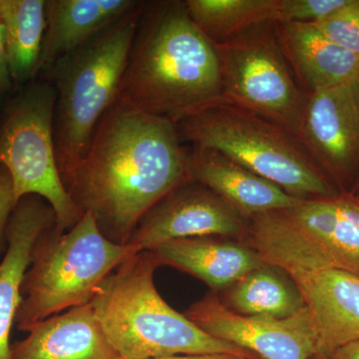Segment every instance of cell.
Returning a JSON list of instances; mask_svg holds the SVG:
<instances>
[{"mask_svg": "<svg viewBox=\"0 0 359 359\" xmlns=\"http://www.w3.org/2000/svg\"><path fill=\"white\" fill-rule=\"evenodd\" d=\"M137 252L134 245L104 237L89 212L65 231L52 224L33 249L14 325L29 332L40 321L88 304L101 283Z\"/></svg>", "mask_w": 359, "mask_h": 359, "instance_id": "5b68a950", "label": "cell"}, {"mask_svg": "<svg viewBox=\"0 0 359 359\" xmlns=\"http://www.w3.org/2000/svg\"><path fill=\"white\" fill-rule=\"evenodd\" d=\"M188 167L192 181L207 187L247 219L290 209L302 200L214 150L194 148Z\"/></svg>", "mask_w": 359, "mask_h": 359, "instance_id": "9a60e30c", "label": "cell"}, {"mask_svg": "<svg viewBox=\"0 0 359 359\" xmlns=\"http://www.w3.org/2000/svg\"><path fill=\"white\" fill-rule=\"evenodd\" d=\"M176 126L182 141L221 153L295 198L334 195L301 142L252 113L221 102L189 116Z\"/></svg>", "mask_w": 359, "mask_h": 359, "instance_id": "8992f818", "label": "cell"}, {"mask_svg": "<svg viewBox=\"0 0 359 359\" xmlns=\"http://www.w3.org/2000/svg\"><path fill=\"white\" fill-rule=\"evenodd\" d=\"M245 359H261V358H245Z\"/></svg>", "mask_w": 359, "mask_h": 359, "instance_id": "f1b7e54d", "label": "cell"}, {"mask_svg": "<svg viewBox=\"0 0 359 359\" xmlns=\"http://www.w3.org/2000/svg\"><path fill=\"white\" fill-rule=\"evenodd\" d=\"M297 285L313 320L318 356L359 340V275L334 266L282 269Z\"/></svg>", "mask_w": 359, "mask_h": 359, "instance_id": "4fadbf2b", "label": "cell"}, {"mask_svg": "<svg viewBox=\"0 0 359 359\" xmlns=\"http://www.w3.org/2000/svg\"><path fill=\"white\" fill-rule=\"evenodd\" d=\"M313 25L327 39L359 58V0H348L339 11Z\"/></svg>", "mask_w": 359, "mask_h": 359, "instance_id": "603a6c76", "label": "cell"}, {"mask_svg": "<svg viewBox=\"0 0 359 359\" xmlns=\"http://www.w3.org/2000/svg\"><path fill=\"white\" fill-rule=\"evenodd\" d=\"M224 304L244 316L273 318H290L306 309L290 276L266 263L231 285Z\"/></svg>", "mask_w": 359, "mask_h": 359, "instance_id": "44dd1931", "label": "cell"}, {"mask_svg": "<svg viewBox=\"0 0 359 359\" xmlns=\"http://www.w3.org/2000/svg\"><path fill=\"white\" fill-rule=\"evenodd\" d=\"M13 82L7 67L4 42H2L1 28H0V99L13 87Z\"/></svg>", "mask_w": 359, "mask_h": 359, "instance_id": "484cf974", "label": "cell"}, {"mask_svg": "<svg viewBox=\"0 0 359 359\" xmlns=\"http://www.w3.org/2000/svg\"><path fill=\"white\" fill-rule=\"evenodd\" d=\"M299 141L339 183L359 173V78L309 93Z\"/></svg>", "mask_w": 359, "mask_h": 359, "instance_id": "7c38bea8", "label": "cell"}, {"mask_svg": "<svg viewBox=\"0 0 359 359\" xmlns=\"http://www.w3.org/2000/svg\"><path fill=\"white\" fill-rule=\"evenodd\" d=\"M117 101L175 124L223 102L218 52L185 1L145 2Z\"/></svg>", "mask_w": 359, "mask_h": 359, "instance_id": "7a4b0ae2", "label": "cell"}, {"mask_svg": "<svg viewBox=\"0 0 359 359\" xmlns=\"http://www.w3.org/2000/svg\"><path fill=\"white\" fill-rule=\"evenodd\" d=\"M14 205L13 180L6 168L0 167V256L6 250L7 222Z\"/></svg>", "mask_w": 359, "mask_h": 359, "instance_id": "d4e9b609", "label": "cell"}, {"mask_svg": "<svg viewBox=\"0 0 359 359\" xmlns=\"http://www.w3.org/2000/svg\"><path fill=\"white\" fill-rule=\"evenodd\" d=\"M0 28L9 74L20 88L39 78L46 0H0Z\"/></svg>", "mask_w": 359, "mask_h": 359, "instance_id": "ffe728a7", "label": "cell"}, {"mask_svg": "<svg viewBox=\"0 0 359 359\" xmlns=\"http://www.w3.org/2000/svg\"><path fill=\"white\" fill-rule=\"evenodd\" d=\"M159 266H169L199 278L212 290L229 289L264 262L249 245L216 237L175 240L149 250Z\"/></svg>", "mask_w": 359, "mask_h": 359, "instance_id": "e0dca14e", "label": "cell"}, {"mask_svg": "<svg viewBox=\"0 0 359 359\" xmlns=\"http://www.w3.org/2000/svg\"><path fill=\"white\" fill-rule=\"evenodd\" d=\"M325 359H359V340L349 342L344 346L334 349L332 353L328 354Z\"/></svg>", "mask_w": 359, "mask_h": 359, "instance_id": "4316f807", "label": "cell"}, {"mask_svg": "<svg viewBox=\"0 0 359 359\" xmlns=\"http://www.w3.org/2000/svg\"><path fill=\"white\" fill-rule=\"evenodd\" d=\"M188 160L175 123L116 101L65 188L104 237L128 245L148 210L192 181Z\"/></svg>", "mask_w": 359, "mask_h": 359, "instance_id": "6da1fadb", "label": "cell"}, {"mask_svg": "<svg viewBox=\"0 0 359 359\" xmlns=\"http://www.w3.org/2000/svg\"><path fill=\"white\" fill-rule=\"evenodd\" d=\"M56 92L46 79L20 87L0 115V167L13 180L14 200L37 195L50 204L58 230L82 217L63 186L56 162L53 122Z\"/></svg>", "mask_w": 359, "mask_h": 359, "instance_id": "ba28073f", "label": "cell"}, {"mask_svg": "<svg viewBox=\"0 0 359 359\" xmlns=\"http://www.w3.org/2000/svg\"><path fill=\"white\" fill-rule=\"evenodd\" d=\"M214 339L261 359H311L318 337L308 309L287 318L244 316L231 311L215 294L205 295L184 313Z\"/></svg>", "mask_w": 359, "mask_h": 359, "instance_id": "30bf717a", "label": "cell"}, {"mask_svg": "<svg viewBox=\"0 0 359 359\" xmlns=\"http://www.w3.org/2000/svg\"><path fill=\"white\" fill-rule=\"evenodd\" d=\"M158 266L152 252H137L101 283L90 302L104 334L120 358L208 354L257 358L205 334L185 314L170 306L156 289Z\"/></svg>", "mask_w": 359, "mask_h": 359, "instance_id": "3957f363", "label": "cell"}, {"mask_svg": "<svg viewBox=\"0 0 359 359\" xmlns=\"http://www.w3.org/2000/svg\"><path fill=\"white\" fill-rule=\"evenodd\" d=\"M193 22L212 43H223L257 26L276 23L278 0H187Z\"/></svg>", "mask_w": 359, "mask_h": 359, "instance_id": "7402d4cb", "label": "cell"}, {"mask_svg": "<svg viewBox=\"0 0 359 359\" xmlns=\"http://www.w3.org/2000/svg\"><path fill=\"white\" fill-rule=\"evenodd\" d=\"M244 238L264 263L280 269L334 266L359 275V199H302L290 209L250 218Z\"/></svg>", "mask_w": 359, "mask_h": 359, "instance_id": "52a82bcc", "label": "cell"}, {"mask_svg": "<svg viewBox=\"0 0 359 359\" xmlns=\"http://www.w3.org/2000/svg\"><path fill=\"white\" fill-rule=\"evenodd\" d=\"M134 0H47L39 75L138 6Z\"/></svg>", "mask_w": 359, "mask_h": 359, "instance_id": "ac0fdd59", "label": "cell"}, {"mask_svg": "<svg viewBox=\"0 0 359 359\" xmlns=\"http://www.w3.org/2000/svg\"><path fill=\"white\" fill-rule=\"evenodd\" d=\"M273 23L257 26L215 44L221 71L222 100L292 135L299 140L308 96L295 83Z\"/></svg>", "mask_w": 359, "mask_h": 359, "instance_id": "9c48e42d", "label": "cell"}, {"mask_svg": "<svg viewBox=\"0 0 359 359\" xmlns=\"http://www.w3.org/2000/svg\"><path fill=\"white\" fill-rule=\"evenodd\" d=\"M145 2L59 59L41 77L56 92L53 137L63 186L91 144L104 114L117 101Z\"/></svg>", "mask_w": 359, "mask_h": 359, "instance_id": "277c9868", "label": "cell"}, {"mask_svg": "<svg viewBox=\"0 0 359 359\" xmlns=\"http://www.w3.org/2000/svg\"><path fill=\"white\" fill-rule=\"evenodd\" d=\"M11 347V359H122L97 320L91 304L40 321Z\"/></svg>", "mask_w": 359, "mask_h": 359, "instance_id": "2e32d148", "label": "cell"}, {"mask_svg": "<svg viewBox=\"0 0 359 359\" xmlns=\"http://www.w3.org/2000/svg\"><path fill=\"white\" fill-rule=\"evenodd\" d=\"M149 359H245L230 354H208V355H175L167 358H149Z\"/></svg>", "mask_w": 359, "mask_h": 359, "instance_id": "83f0119b", "label": "cell"}, {"mask_svg": "<svg viewBox=\"0 0 359 359\" xmlns=\"http://www.w3.org/2000/svg\"><path fill=\"white\" fill-rule=\"evenodd\" d=\"M348 0H278L276 25L316 23L346 6Z\"/></svg>", "mask_w": 359, "mask_h": 359, "instance_id": "cb8c5ba5", "label": "cell"}, {"mask_svg": "<svg viewBox=\"0 0 359 359\" xmlns=\"http://www.w3.org/2000/svg\"><path fill=\"white\" fill-rule=\"evenodd\" d=\"M276 28L283 55L311 93L359 78L358 56L327 39L313 23H280Z\"/></svg>", "mask_w": 359, "mask_h": 359, "instance_id": "d6986e66", "label": "cell"}, {"mask_svg": "<svg viewBox=\"0 0 359 359\" xmlns=\"http://www.w3.org/2000/svg\"><path fill=\"white\" fill-rule=\"evenodd\" d=\"M57 224L50 204L37 195L20 198L7 222L6 250L0 259V359H11V332L21 302V287L41 233Z\"/></svg>", "mask_w": 359, "mask_h": 359, "instance_id": "5bb4252c", "label": "cell"}, {"mask_svg": "<svg viewBox=\"0 0 359 359\" xmlns=\"http://www.w3.org/2000/svg\"><path fill=\"white\" fill-rule=\"evenodd\" d=\"M247 229V219L216 194L202 184L188 181L148 210L128 245L143 252L183 238H244Z\"/></svg>", "mask_w": 359, "mask_h": 359, "instance_id": "8fae6325", "label": "cell"}]
</instances>
